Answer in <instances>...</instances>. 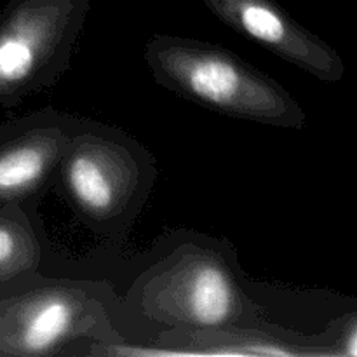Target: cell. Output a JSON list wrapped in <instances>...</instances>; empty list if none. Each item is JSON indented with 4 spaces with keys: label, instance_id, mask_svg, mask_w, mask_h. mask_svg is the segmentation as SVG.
Listing matches in <instances>:
<instances>
[{
    "label": "cell",
    "instance_id": "cell-2",
    "mask_svg": "<svg viewBox=\"0 0 357 357\" xmlns=\"http://www.w3.org/2000/svg\"><path fill=\"white\" fill-rule=\"evenodd\" d=\"M89 0H9L0 13V108L17 107L68 70Z\"/></svg>",
    "mask_w": 357,
    "mask_h": 357
},
{
    "label": "cell",
    "instance_id": "cell-9",
    "mask_svg": "<svg viewBox=\"0 0 357 357\" xmlns=\"http://www.w3.org/2000/svg\"><path fill=\"white\" fill-rule=\"evenodd\" d=\"M40 264V244L20 204L0 206V284L31 274Z\"/></svg>",
    "mask_w": 357,
    "mask_h": 357
},
{
    "label": "cell",
    "instance_id": "cell-7",
    "mask_svg": "<svg viewBox=\"0 0 357 357\" xmlns=\"http://www.w3.org/2000/svg\"><path fill=\"white\" fill-rule=\"evenodd\" d=\"M54 117L35 114L21 131L0 129V206L33 197L58 169L73 135Z\"/></svg>",
    "mask_w": 357,
    "mask_h": 357
},
{
    "label": "cell",
    "instance_id": "cell-10",
    "mask_svg": "<svg viewBox=\"0 0 357 357\" xmlns=\"http://www.w3.org/2000/svg\"><path fill=\"white\" fill-rule=\"evenodd\" d=\"M347 352L351 356H357V331H354L351 337V340H349V347H347Z\"/></svg>",
    "mask_w": 357,
    "mask_h": 357
},
{
    "label": "cell",
    "instance_id": "cell-1",
    "mask_svg": "<svg viewBox=\"0 0 357 357\" xmlns=\"http://www.w3.org/2000/svg\"><path fill=\"white\" fill-rule=\"evenodd\" d=\"M143 58L159 86L202 108L272 128H302V108L291 94L222 45L153 35Z\"/></svg>",
    "mask_w": 357,
    "mask_h": 357
},
{
    "label": "cell",
    "instance_id": "cell-6",
    "mask_svg": "<svg viewBox=\"0 0 357 357\" xmlns=\"http://www.w3.org/2000/svg\"><path fill=\"white\" fill-rule=\"evenodd\" d=\"M222 23L265 51L303 70L328 75L331 56L275 0H202Z\"/></svg>",
    "mask_w": 357,
    "mask_h": 357
},
{
    "label": "cell",
    "instance_id": "cell-8",
    "mask_svg": "<svg viewBox=\"0 0 357 357\" xmlns=\"http://www.w3.org/2000/svg\"><path fill=\"white\" fill-rule=\"evenodd\" d=\"M159 344L169 349H136L124 344H98L94 354L101 356H295L282 340L268 335L251 333L237 328H174L162 333Z\"/></svg>",
    "mask_w": 357,
    "mask_h": 357
},
{
    "label": "cell",
    "instance_id": "cell-3",
    "mask_svg": "<svg viewBox=\"0 0 357 357\" xmlns=\"http://www.w3.org/2000/svg\"><path fill=\"white\" fill-rule=\"evenodd\" d=\"M84 338L98 344L122 342L91 288L54 282L0 298V357L51 356Z\"/></svg>",
    "mask_w": 357,
    "mask_h": 357
},
{
    "label": "cell",
    "instance_id": "cell-5",
    "mask_svg": "<svg viewBox=\"0 0 357 357\" xmlns=\"http://www.w3.org/2000/svg\"><path fill=\"white\" fill-rule=\"evenodd\" d=\"M59 181L87 220L121 218L135 202L142 171L129 146L105 135H73L59 160Z\"/></svg>",
    "mask_w": 357,
    "mask_h": 357
},
{
    "label": "cell",
    "instance_id": "cell-4",
    "mask_svg": "<svg viewBox=\"0 0 357 357\" xmlns=\"http://www.w3.org/2000/svg\"><path fill=\"white\" fill-rule=\"evenodd\" d=\"M139 307L174 328H234L246 317L248 300L222 257L202 248L176 251L149 275Z\"/></svg>",
    "mask_w": 357,
    "mask_h": 357
}]
</instances>
